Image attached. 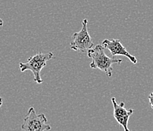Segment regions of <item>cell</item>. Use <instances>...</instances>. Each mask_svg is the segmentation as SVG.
<instances>
[{
    "label": "cell",
    "mask_w": 153,
    "mask_h": 131,
    "mask_svg": "<svg viewBox=\"0 0 153 131\" xmlns=\"http://www.w3.org/2000/svg\"><path fill=\"white\" fill-rule=\"evenodd\" d=\"M88 20L83 19L82 21V28L79 32L74 33L72 35V42L70 43L71 49L80 52H87L94 46V43L88 32Z\"/></svg>",
    "instance_id": "obj_4"
},
{
    "label": "cell",
    "mask_w": 153,
    "mask_h": 131,
    "mask_svg": "<svg viewBox=\"0 0 153 131\" xmlns=\"http://www.w3.org/2000/svg\"><path fill=\"white\" fill-rule=\"evenodd\" d=\"M51 128L46 115H36L33 107L30 108L21 125V130L24 131H45L50 130Z\"/></svg>",
    "instance_id": "obj_3"
},
{
    "label": "cell",
    "mask_w": 153,
    "mask_h": 131,
    "mask_svg": "<svg viewBox=\"0 0 153 131\" xmlns=\"http://www.w3.org/2000/svg\"><path fill=\"white\" fill-rule=\"evenodd\" d=\"M149 105L152 109H153V92H151L149 96Z\"/></svg>",
    "instance_id": "obj_7"
},
{
    "label": "cell",
    "mask_w": 153,
    "mask_h": 131,
    "mask_svg": "<svg viewBox=\"0 0 153 131\" xmlns=\"http://www.w3.org/2000/svg\"><path fill=\"white\" fill-rule=\"evenodd\" d=\"M2 103H3V99H2V97H0V108L2 107Z\"/></svg>",
    "instance_id": "obj_8"
},
{
    "label": "cell",
    "mask_w": 153,
    "mask_h": 131,
    "mask_svg": "<svg viewBox=\"0 0 153 131\" xmlns=\"http://www.w3.org/2000/svg\"><path fill=\"white\" fill-rule=\"evenodd\" d=\"M53 57V53L51 52H48V53H42L41 52H39L35 55L30 57L27 62L25 63L21 62L19 64L20 70L21 72L30 71L34 76L33 80L36 83H42V80L40 75L41 71L46 66L48 61L51 60Z\"/></svg>",
    "instance_id": "obj_2"
},
{
    "label": "cell",
    "mask_w": 153,
    "mask_h": 131,
    "mask_svg": "<svg viewBox=\"0 0 153 131\" xmlns=\"http://www.w3.org/2000/svg\"><path fill=\"white\" fill-rule=\"evenodd\" d=\"M113 108H114V118L117 121V123L121 125L125 131H129V128L127 127L129 118L134 113V109H127L124 106V102H121V103H117L114 97L111 98Z\"/></svg>",
    "instance_id": "obj_5"
},
{
    "label": "cell",
    "mask_w": 153,
    "mask_h": 131,
    "mask_svg": "<svg viewBox=\"0 0 153 131\" xmlns=\"http://www.w3.org/2000/svg\"><path fill=\"white\" fill-rule=\"evenodd\" d=\"M102 45L104 47V49H108L112 56L124 55L127 57L133 64L137 63V58L126 49L119 39H104L102 42Z\"/></svg>",
    "instance_id": "obj_6"
},
{
    "label": "cell",
    "mask_w": 153,
    "mask_h": 131,
    "mask_svg": "<svg viewBox=\"0 0 153 131\" xmlns=\"http://www.w3.org/2000/svg\"><path fill=\"white\" fill-rule=\"evenodd\" d=\"M104 47L101 45H96L87 51V56L92 58L90 66L91 68H98L101 70L108 77H111L113 74L112 65L121 64L122 59L116 58H110L105 55Z\"/></svg>",
    "instance_id": "obj_1"
},
{
    "label": "cell",
    "mask_w": 153,
    "mask_h": 131,
    "mask_svg": "<svg viewBox=\"0 0 153 131\" xmlns=\"http://www.w3.org/2000/svg\"><path fill=\"white\" fill-rule=\"evenodd\" d=\"M3 21H2V19H1V18H0V27L1 26H2V25H3Z\"/></svg>",
    "instance_id": "obj_9"
}]
</instances>
